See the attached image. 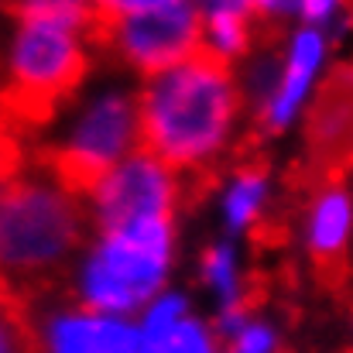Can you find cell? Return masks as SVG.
Returning a JSON list of instances; mask_svg holds the SVG:
<instances>
[{
    "instance_id": "6da1fadb",
    "label": "cell",
    "mask_w": 353,
    "mask_h": 353,
    "mask_svg": "<svg viewBox=\"0 0 353 353\" xmlns=\"http://www.w3.org/2000/svg\"><path fill=\"white\" fill-rule=\"evenodd\" d=\"M240 86L227 62L199 48L182 65L148 79L137 97V144L172 172H189L192 189L220 179L240 114Z\"/></svg>"
},
{
    "instance_id": "7a4b0ae2",
    "label": "cell",
    "mask_w": 353,
    "mask_h": 353,
    "mask_svg": "<svg viewBox=\"0 0 353 353\" xmlns=\"http://www.w3.org/2000/svg\"><path fill=\"white\" fill-rule=\"evenodd\" d=\"M86 236V213L52 179L17 168L0 175V299L17 309L65 281Z\"/></svg>"
},
{
    "instance_id": "3957f363",
    "label": "cell",
    "mask_w": 353,
    "mask_h": 353,
    "mask_svg": "<svg viewBox=\"0 0 353 353\" xmlns=\"http://www.w3.org/2000/svg\"><path fill=\"white\" fill-rule=\"evenodd\" d=\"M86 76L90 48L79 34L55 24L14 21L0 86V114L7 123L41 127L83 86Z\"/></svg>"
},
{
    "instance_id": "277c9868",
    "label": "cell",
    "mask_w": 353,
    "mask_h": 353,
    "mask_svg": "<svg viewBox=\"0 0 353 353\" xmlns=\"http://www.w3.org/2000/svg\"><path fill=\"white\" fill-rule=\"evenodd\" d=\"M175 220H141L107 230L79 264V309L123 319L151 305L172 268Z\"/></svg>"
},
{
    "instance_id": "5b68a950",
    "label": "cell",
    "mask_w": 353,
    "mask_h": 353,
    "mask_svg": "<svg viewBox=\"0 0 353 353\" xmlns=\"http://www.w3.org/2000/svg\"><path fill=\"white\" fill-rule=\"evenodd\" d=\"M137 151V97L127 90L100 93L72 120L69 134L41 154V168L65 192H93V185Z\"/></svg>"
},
{
    "instance_id": "8992f818",
    "label": "cell",
    "mask_w": 353,
    "mask_h": 353,
    "mask_svg": "<svg viewBox=\"0 0 353 353\" xmlns=\"http://www.w3.org/2000/svg\"><path fill=\"white\" fill-rule=\"evenodd\" d=\"M93 48H103L117 59L120 65L134 69L137 76H161L185 59H192L203 48V17L192 0L130 14L107 21L93 41Z\"/></svg>"
},
{
    "instance_id": "52a82bcc",
    "label": "cell",
    "mask_w": 353,
    "mask_h": 353,
    "mask_svg": "<svg viewBox=\"0 0 353 353\" xmlns=\"http://www.w3.org/2000/svg\"><path fill=\"white\" fill-rule=\"evenodd\" d=\"M182 182L172 168H165L148 151H130L114 172H107L93 185V216L100 230H120L141 220H175Z\"/></svg>"
},
{
    "instance_id": "ba28073f",
    "label": "cell",
    "mask_w": 353,
    "mask_h": 353,
    "mask_svg": "<svg viewBox=\"0 0 353 353\" xmlns=\"http://www.w3.org/2000/svg\"><path fill=\"white\" fill-rule=\"evenodd\" d=\"M34 353H141V333L117 316L65 305L45 319H31Z\"/></svg>"
},
{
    "instance_id": "9c48e42d",
    "label": "cell",
    "mask_w": 353,
    "mask_h": 353,
    "mask_svg": "<svg viewBox=\"0 0 353 353\" xmlns=\"http://www.w3.org/2000/svg\"><path fill=\"white\" fill-rule=\"evenodd\" d=\"M309 257L319 271V281L336 288L347 274V236H350V192L343 175L309 179Z\"/></svg>"
},
{
    "instance_id": "30bf717a",
    "label": "cell",
    "mask_w": 353,
    "mask_h": 353,
    "mask_svg": "<svg viewBox=\"0 0 353 353\" xmlns=\"http://www.w3.org/2000/svg\"><path fill=\"white\" fill-rule=\"evenodd\" d=\"M323 55H326V38H323V31L302 28V31L292 38L288 55L281 59V72H278V83H274L268 103L250 120V130H254V134H250L247 144H254L257 134H281V130L292 123V117L299 114L302 100L309 97V90H312V83H316V72H319V65H323Z\"/></svg>"
},
{
    "instance_id": "8fae6325",
    "label": "cell",
    "mask_w": 353,
    "mask_h": 353,
    "mask_svg": "<svg viewBox=\"0 0 353 353\" xmlns=\"http://www.w3.org/2000/svg\"><path fill=\"white\" fill-rule=\"evenodd\" d=\"M268 206V158L257 154V144H243L240 158L230 168V189H227V223L230 230H257L264 223Z\"/></svg>"
},
{
    "instance_id": "7c38bea8",
    "label": "cell",
    "mask_w": 353,
    "mask_h": 353,
    "mask_svg": "<svg viewBox=\"0 0 353 353\" xmlns=\"http://www.w3.org/2000/svg\"><path fill=\"white\" fill-rule=\"evenodd\" d=\"M7 10L14 21H38V24H55L72 34H79L86 45L97 41L100 28L107 24L93 0H7Z\"/></svg>"
},
{
    "instance_id": "4fadbf2b",
    "label": "cell",
    "mask_w": 353,
    "mask_h": 353,
    "mask_svg": "<svg viewBox=\"0 0 353 353\" xmlns=\"http://www.w3.org/2000/svg\"><path fill=\"white\" fill-rule=\"evenodd\" d=\"M141 353H216V336L206 323L185 316L168 330L141 336Z\"/></svg>"
},
{
    "instance_id": "5bb4252c",
    "label": "cell",
    "mask_w": 353,
    "mask_h": 353,
    "mask_svg": "<svg viewBox=\"0 0 353 353\" xmlns=\"http://www.w3.org/2000/svg\"><path fill=\"white\" fill-rule=\"evenodd\" d=\"M0 353H34L28 312L0 299Z\"/></svg>"
},
{
    "instance_id": "9a60e30c",
    "label": "cell",
    "mask_w": 353,
    "mask_h": 353,
    "mask_svg": "<svg viewBox=\"0 0 353 353\" xmlns=\"http://www.w3.org/2000/svg\"><path fill=\"white\" fill-rule=\"evenodd\" d=\"M182 0H93V7L100 10L103 21H117V17H130V14H148V10H161Z\"/></svg>"
},
{
    "instance_id": "2e32d148",
    "label": "cell",
    "mask_w": 353,
    "mask_h": 353,
    "mask_svg": "<svg viewBox=\"0 0 353 353\" xmlns=\"http://www.w3.org/2000/svg\"><path fill=\"white\" fill-rule=\"evenodd\" d=\"M199 14H213V10H230V14H243L254 21V0H199L196 3Z\"/></svg>"
},
{
    "instance_id": "e0dca14e",
    "label": "cell",
    "mask_w": 353,
    "mask_h": 353,
    "mask_svg": "<svg viewBox=\"0 0 353 353\" xmlns=\"http://www.w3.org/2000/svg\"><path fill=\"white\" fill-rule=\"evenodd\" d=\"M0 3H7V0H0Z\"/></svg>"
}]
</instances>
